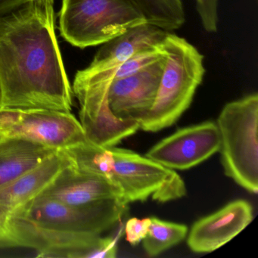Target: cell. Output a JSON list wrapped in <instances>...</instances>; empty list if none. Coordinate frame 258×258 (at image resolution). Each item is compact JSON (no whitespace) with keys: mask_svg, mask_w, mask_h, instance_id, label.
Instances as JSON below:
<instances>
[{"mask_svg":"<svg viewBox=\"0 0 258 258\" xmlns=\"http://www.w3.org/2000/svg\"><path fill=\"white\" fill-rule=\"evenodd\" d=\"M73 96L54 0H32L0 16V108L71 112Z\"/></svg>","mask_w":258,"mask_h":258,"instance_id":"obj_1","label":"cell"},{"mask_svg":"<svg viewBox=\"0 0 258 258\" xmlns=\"http://www.w3.org/2000/svg\"><path fill=\"white\" fill-rule=\"evenodd\" d=\"M164 64L155 102L139 121L140 129L158 132L176 123L188 109L205 74L204 55L185 39L167 32L161 43Z\"/></svg>","mask_w":258,"mask_h":258,"instance_id":"obj_2","label":"cell"},{"mask_svg":"<svg viewBox=\"0 0 258 258\" xmlns=\"http://www.w3.org/2000/svg\"><path fill=\"white\" fill-rule=\"evenodd\" d=\"M128 204L108 199L81 206L38 196L11 214L15 226L60 235H100L115 226Z\"/></svg>","mask_w":258,"mask_h":258,"instance_id":"obj_3","label":"cell"},{"mask_svg":"<svg viewBox=\"0 0 258 258\" xmlns=\"http://www.w3.org/2000/svg\"><path fill=\"white\" fill-rule=\"evenodd\" d=\"M225 174L249 192H258V95L226 104L217 121Z\"/></svg>","mask_w":258,"mask_h":258,"instance_id":"obj_4","label":"cell"},{"mask_svg":"<svg viewBox=\"0 0 258 258\" xmlns=\"http://www.w3.org/2000/svg\"><path fill=\"white\" fill-rule=\"evenodd\" d=\"M146 23L127 0H62L58 13L60 35L80 49L104 44Z\"/></svg>","mask_w":258,"mask_h":258,"instance_id":"obj_5","label":"cell"},{"mask_svg":"<svg viewBox=\"0 0 258 258\" xmlns=\"http://www.w3.org/2000/svg\"><path fill=\"white\" fill-rule=\"evenodd\" d=\"M109 148L114 158L111 182L128 205L149 199L165 203L186 195L185 182L174 170L133 151Z\"/></svg>","mask_w":258,"mask_h":258,"instance_id":"obj_6","label":"cell"},{"mask_svg":"<svg viewBox=\"0 0 258 258\" xmlns=\"http://www.w3.org/2000/svg\"><path fill=\"white\" fill-rule=\"evenodd\" d=\"M0 134L54 150L88 141L81 122L72 113L48 109L0 108Z\"/></svg>","mask_w":258,"mask_h":258,"instance_id":"obj_7","label":"cell"},{"mask_svg":"<svg viewBox=\"0 0 258 258\" xmlns=\"http://www.w3.org/2000/svg\"><path fill=\"white\" fill-rule=\"evenodd\" d=\"M220 146L217 123L206 121L178 130L154 146L146 157L171 170H188L211 158Z\"/></svg>","mask_w":258,"mask_h":258,"instance_id":"obj_8","label":"cell"},{"mask_svg":"<svg viewBox=\"0 0 258 258\" xmlns=\"http://www.w3.org/2000/svg\"><path fill=\"white\" fill-rule=\"evenodd\" d=\"M164 64V56L134 75L113 81L108 102L114 117L139 122L149 112L156 98Z\"/></svg>","mask_w":258,"mask_h":258,"instance_id":"obj_9","label":"cell"},{"mask_svg":"<svg viewBox=\"0 0 258 258\" xmlns=\"http://www.w3.org/2000/svg\"><path fill=\"white\" fill-rule=\"evenodd\" d=\"M253 220V208L245 200H235L193 224L187 244L196 253H210L224 245Z\"/></svg>","mask_w":258,"mask_h":258,"instance_id":"obj_10","label":"cell"},{"mask_svg":"<svg viewBox=\"0 0 258 258\" xmlns=\"http://www.w3.org/2000/svg\"><path fill=\"white\" fill-rule=\"evenodd\" d=\"M39 196L72 206H81L108 199L123 201L121 190L117 185L100 176L80 171L73 164L62 170Z\"/></svg>","mask_w":258,"mask_h":258,"instance_id":"obj_11","label":"cell"},{"mask_svg":"<svg viewBox=\"0 0 258 258\" xmlns=\"http://www.w3.org/2000/svg\"><path fill=\"white\" fill-rule=\"evenodd\" d=\"M72 164L66 150L56 151L34 168L0 186V205L12 214L40 196Z\"/></svg>","mask_w":258,"mask_h":258,"instance_id":"obj_12","label":"cell"},{"mask_svg":"<svg viewBox=\"0 0 258 258\" xmlns=\"http://www.w3.org/2000/svg\"><path fill=\"white\" fill-rule=\"evenodd\" d=\"M167 33L149 23L131 28L102 44L85 69L89 72H101L117 69L139 51L161 44Z\"/></svg>","mask_w":258,"mask_h":258,"instance_id":"obj_13","label":"cell"},{"mask_svg":"<svg viewBox=\"0 0 258 258\" xmlns=\"http://www.w3.org/2000/svg\"><path fill=\"white\" fill-rule=\"evenodd\" d=\"M58 150L21 139H0V186L34 168Z\"/></svg>","mask_w":258,"mask_h":258,"instance_id":"obj_14","label":"cell"},{"mask_svg":"<svg viewBox=\"0 0 258 258\" xmlns=\"http://www.w3.org/2000/svg\"><path fill=\"white\" fill-rule=\"evenodd\" d=\"M141 12L148 23L167 32L180 28L185 22L182 0H127Z\"/></svg>","mask_w":258,"mask_h":258,"instance_id":"obj_15","label":"cell"},{"mask_svg":"<svg viewBox=\"0 0 258 258\" xmlns=\"http://www.w3.org/2000/svg\"><path fill=\"white\" fill-rule=\"evenodd\" d=\"M147 235L143 239L145 251L149 256H156L185 239L188 227L179 223L164 221L150 217Z\"/></svg>","mask_w":258,"mask_h":258,"instance_id":"obj_16","label":"cell"},{"mask_svg":"<svg viewBox=\"0 0 258 258\" xmlns=\"http://www.w3.org/2000/svg\"><path fill=\"white\" fill-rule=\"evenodd\" d=\"M164 56V54L161 49V44L155 47L139 51L118 68L114 80L121 79L134 75L159 61Z\"/></svg>","mask_w":258,"mask_h":258,"instance_id":"obj_17","label":"cell"},{"mask_svg":"<svg viewBox=\"0 0 258 258\" xmlns=\"http://www.w3.org/2000/svg\"><path fill=\"white\" fill-rule=\"evenodd\" d=\"M196 10L204 29L208 33L218 29V0H201L196 4Z\"/></svg>","mask_w":258,"mask_h":258,"instance_id":"obj_18","label":"cell"},{"mask_svg":"<svg viewBox=\"0 0 258 258\" xmlns=\"http://www.w3.org/2000/svg\"><path fill=\"white\" fill-rule=\"evenodd\" d=\"M19 247L11 220V213L0 205V248Z\"/></svg>","mask_w":258,"mask_h":258,"instance_id":"obj_19","label":"cell"},{"mask_svg":"<svg viewBox=\"0 0 258 258\" xmlns=\"http://www.w3.org/2000/svg\"><path fill=\"white\" fill-rule=\"evenodd\" d=\"M151 219H139L137 217L130 219L125 226L126 240L132 244L137 245L143 241L147 235L150 226Z\"/></svg>","mask_w":258,"mask_h":258,"instance_id":"obj_20","label":"cell"},{"mask_svg":"<svg viewBox=\"0 0 258 258\" xmlns=\"http://www.w3.org/2000/svg\"><path fill=\"white\" fill-rule=\"evenodd\" d=\"M32 0H0V16L10 13Z\"/></svg>","mask_w":258,"mask_h":258,"instance_id":"obj_21","label":"cell"},{"mask_svg":"<svg viewBox=\"0 0 258 258\" xmlns=\"http://www.w3.org/2000/svg\"><path fill=\"white\" fill-rule=\"evenodd\" d=\"M196 4H198V3L200 2L201 0H196Z\"/></svg>","mask_w":258,"mask_h":258,"instance_id":"obj_22","label":"cell"},{"mask_svg":"<svg viewBox=\"0 0 258 258\" xmlns=\"http://www.w3.org/2000/svg\"><path fill=\"white\" fill-rule=\"evenodd\" d=\"M2 137H3V136L1 135V134H0V139L2 138Z\"/></svg>","mask_w":258,"mask_h":258,"instance_id":"obj_23","label":"cell"}]
</instances>
